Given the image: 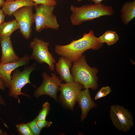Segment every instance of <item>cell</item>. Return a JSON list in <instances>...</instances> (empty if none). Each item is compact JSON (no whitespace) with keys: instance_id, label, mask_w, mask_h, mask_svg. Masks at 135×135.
Wrapping results in <instances>:
<instances>
[{"instance_id":"1","label":"cell","mask_w":135,"mask_h":135,"mask_svg":"<svg viewBox=\"0 0 135 135\" xmlns=\"http://www.w3.org/2000/svg\"><path fill=\"white\" fill-rule=\"evenodd\" d=\"M103 44L95 36L93 31L90 30L88 33H84L81 38L73 40L69 44L56 45L54 50L58 55L67 58L72 62L80 58L86 50L90 49L99 50Z\"/></svg>"},{"instance_id":"2","label":"cell","mask_w":135,"mask_h":135,"mask_svg":"<svg viewBox=\"0 0 135 135\" xmlns=\"http://www.w3.org/2000/svg\"><path fill=\"white\" fill-rule=\"evenodd\" d=\"M70 18L73 26L80 25L83 22L104 16H112L114 11L112 6L102 4H87L80 7L72 5Z\"/></svg>"},{"instance_id":"3","label":"cell","mask_w":135,"mask_h":135,"mask_svg":"<svg viewBox=\"0 0 135 135\" xmlns=\"http://www.w3.org/2000/svg\"><path fill=\"white\" fill-rule=\"evenodd\" d=\"M73 62L71 70L73 81L82 84L85 89L96 90L98 87V69L88 65L84 55Z\"/></svg>"},{"instance_id":"4","label":"cell","mask_w":135,"mask_h":135,"mask_svg":"<svg viewBox=\"0 0 135 135\" xmlns=\"http://www.w3.org/2000/svg\"><path fill=\"white\" fill-rule=\"evenodd\" d=\"M55 7L42 4L34 6L36 12L34 18L36 32H40L47 28L58 29L59 25L56 16L53 13Z\"/></svg>"},{"instance_id":"5","label":"cell","mask_w":135,"mask_h":135,"mask_svg":"<svg viewBox=\"0 0 135 135\" xmlns=\"http://www.w3.org/2000/svg\"><path fill=\"white\" fill-rule=\"evenodd\" d=\"M36 66V63H33L30 65L25 66L21 72L16 68L12 72L9 87V95L10 96L17 99L19 103L20 102L18 97L19 95H22L29 97L28 95L22 93L21 89L27 84H32L30 80V75L35 70Z\"/></svg>"},{"instance_id":"6","label":"cell","mask_w":135,"mask_h":135,"mask_svg":"<svg viewBox=\"0 0 135 135\" xmlns=\"http://www.w3.org/2000/svg\"><path fill=\"white\" fill-rule=\"evenodd\" d=\"M49 44L48 42L36 37L30 44V47L33 51L30 57V59L35 60L40 64L46 63L48 66L50 70L53 71L55 68L54 63L56 61L48 50Z\"/></svg>"},{"instance_id":"7","label":"cell","mask_w":135,"mask_h":135,"mask_svg":"<svg viewBox=\"0 0 135 135\" xmlns=\"http://www.w3.org/2000/svg\"><path fill=\"white\" fill-rule=\"evenodd\" d=\"M110 113L113 124L119 130L126 132L133 126V116L126 108L118 105H112L110 107Z\"/></svg>"},{"instance_id":"8","label":"cell","mask_w":135,"mask_h":135,"mask_svg":"<svg viewBox=\"0 0 135 135\" xmlns=\"http://www.w3.org/2000/svg\"><path fill=\"white\" fill-rule=\"evenodd\" d=\"M33 6H24L16 10L12 14L20 29V31L26 40L30 38L32 26L34 22Z\"/></svg>"},{"instance_id":"9","label":"cell","mask_w":135,"mask_h":135,"mask_svg":"<svg viewBox=\"0 0 135 135\" xmlns=\"http://www.w3.org/2000/svg\"><path fill=\"white\" fill-rule=\"evenodd\" d=\"M42 75L43 82L35 91L34 96L38 98L42 95L46 94L50 96L56 100H58L57 93L59 90L61 80L54 73L51 74V77L46 72H43Z\"/></svg>"},{"instance_id":"10","label":"cell","mask_w":135,"mask_h":135,"mask_svg":"<svg viewBox=\"0 0 135 135\" xmlns=\"http://www.w3.org/2000/svg\"><path fill=\"white\" fill-rule=\"evenodd\" d=\"M84 88L82 84L74 81L65 84H61L60 86V98L67 108L73 110L77 96L79 92Z\"/></svg>"},{"instance_id":"11","label":"cell","mask_w":135,"mask_h":135,"mask_svg":"<svg viewBox=\"0 0 135 135\" xmlns=\"http://www.w3.org/2000/svg\"><path fill=\"white\" fill-rule=\"evenodd\" d=\"M30 60V57L26 54L18 62L0 64V78L3 80L6 87H9L12 72L19 66L28 64Z\"/></svg>"},{"instance_id":"12","label":"cell","mask_w":135,"mask_h":135,"mask_svg":"<svg viewBox=\"0 0 135 135\" xmlns=\"http://www.w3.org/2000/svg\"><path fill=\"white\" fill-rule=\"evenodd\" d=\"M76 101L78 104L82 111L81 120L82 121L87 116L89 111L98 106L91 97L88 89L81 90L78 93Z\"/></svg>"},{"instance_id":"13","label":"cell","mask_w":135,"mask_h":135,"mask_svg":"<svg viewBox=\"0 0 135 135\" xmlns=\"http://www.w3.org/2000/svg\"><path fill=\"white\" fill-rule=\"evenodd\" d=\"M0 42L2 50L0 64L16 62L21 59L14 51L10 37L0 39Z\"/></svg>"},{"instance_id":"14","label":"cell","mask_w":135,"mask_h":135,"mask_svg":"<svg viewBox=\"0 0 135 135\" xmlns=\"http://www.w3.org/2000/svg\"><path fill=\"white\" fill-rule=\"evenodd\" d=\"M72 62L67 58L61 56L58 62L56 63V70L60 75L61 80L66 82L73 81L70 70L72 66Z\"/></svg>"},{"instance_id":"15","label":"cell","mask_w":135,"mask_h":135,"mask_svg":"<svg viewBox=\"0 0 135 135\" xmlns=\"http://www.w3.org/2000/svg\"><path fill=\"white\" fill-rule=\"evenodd\" d=\"M34 2L32 0H15L4 2L2 10L5 15L11 16L19 8L24 6H34Z\"/></svg>"},{"instance_id":"16","label":"cell","mask_w":135,"mask_h":135,"mask_svg":"<svg viewBox=\"0 0 135 135\" xmlns=\"http://www.w3.org/2000/svg\"><path fill=\"white\" fill-rule=\"evenodd\" d=\"M120 17L122 22L127 24L135 17V0L129 1L122 6L121 10Z\"/></svg>"},{"instance_id":"17","label":"cell","mask_w":135,"mask_h":135,"mask_svg":"<svg viewBox=\"0 0 135 135\" xmlns=\"http://www.w3.org/2000/svg\"><path fill=\"white\" fill-rule=\"evenodd\" d=\"M19 28L15 20L4 22L0 26V39L10 37L15 30Z\"/></svg>"},{"instance_id":"18","label":"cell","mask_w":135,"mask_h":135,"mask_svg":"<svg viewBox=\"0 0 135 135\" xmlns=\"http://www.w3.org/2000/svg\"><path fill=\"white\" fill-rule=\"evenodd\" d=\"M102 43L110 46L115 44L118 40L119 36L114 31L108 30L98 38Z\"/></svg>"},{"instance_id":"19","label":"cell","mask_w":135,"mask_h":135,"mask_svg":"<svg viewBox=\"0 0 135 135\" xmlns=\"http://www.w3.org/2000/svg\"><path fill=\"white\" fill-rule=\"evenodd\" d=\"M50 104L48 102H46L43 104L42 110L35 118L37 121L46 120L50 111Z\"/></svg>"},{"instance_id":"20","label":"cell","mask_w":135,"mask_h":135,"mask_svg":"<svg viewBox=\"0 0 135 135\" xmlns=\"http://www.w3.org/2000/svg\"><path fill=\"white\" fill-rule=\"evenodd\" d=\"M16 127L19 133L22 135H33V132L28 124H17Z\"/></svg>"},{"instance_id":"21","label":"cell","mask_w":135,"mask_h":135,"mask_svg":"<svg viewBox=\"0 0 135 135\" xmlns=\"http://www.w3.org/2000/svg\"><path fill=\"white\" fill-rule=\"evenodd\" d=\"M111 91V88L109 86L102 87L95 95L94 100H97L107 96Z\"/></svg>"},{"instance_id":"22","label":"cell","mask_w":135,"mask_h":135,"mask_svg":"<svg viewBox=\"0 0 135 135\" xmlns=\"http://www.w3.org/2000/svg\"><path fill=\"white\" fill-rule=\"evenodd\" d=\"M36 122L37 120L35 118L27 124L34 135L40 134L41 130L38 126Z\"/></svg>"},{"instance_id":"23","label":"cell","mask_w":135,"mask_h":135,"mask_svg":"<svg viewBox=\"0 0 135 135\" xmlns=\"http://www.w3.org/2000/svg\"><path fill=\"white\" fill-rule=\"evenodd\" d=\"M34 2L35 6L40 4L50 6H55L57 2L55 0H32Z\"/></svg>"},{"instance_id":"24","label":"cell","mask_w":135,"mask_h":135,"mask_svg":"<svg viewBox=\"0 0 135 135\" xmlns=\"http://www.w3.org/2000/svg\"><path fill=\"white\" fill-rule=\"evenodd\" d=\"M52 123V122L47 121L46 120H37L36 122L38 126L41 129L44 128L49 127Z\"/></svg>"},{"instance_id":"25","label":"cell","mask_w":135,"mask_h":135,"mask_svg":"<svg viewBox=\"0 0 135 135\" xmlns=\"http://www.w3.org/2000/svg\"><path fill=\"white\" fill-rule=\"evenodd\" d=\"M5 16L2 10L0 9V26L4 22Z\"/></svg>"},{"instance_id":"26","label":"cell","mask_w":135,"mask_h":135,"mask_svg":"<svg viewBox=\"0 0 135 135\" xmlns=\"http://www.w3.org/2000/svg\"><path fill=\"white\" fill-rule=\"evenodd\" d=\"M5 85L2 80L0 78V90H4L5 89Z\"/></svg>"},{"instance_id":"27","label":"cell","mask_w":135,"mask_h":135,"mask_svg":"<svg viewBox=\"0 0 135 135\" xmlns=\"http://www.w3.org/2000/svg\"><path fill=\"white\" fill-rule=\"evenodd\" d=\"M0 104H2L4 105L6 104L4 101L3 98L2 96L0 94Z\"/></svg>"},{"instance_id":"28","label":"cell","mask_w":135,"mask_h":135,"mask_svg":"<svg viewBox=\"0 0 135 135\" xmlns=\"http://www.w3.org/2000/svg\"><path fill=\"white\" fill-rule=\"evenodd\" d=\"M91 0L93 1L94 2L95 4H99L104 0Z\"/></svg>"},{"instance_id":"29","label":"cell","mask_w":135,"mask_h":135,"mask_svg":"<svg viewBox=\"0 0 135 135\" xmlns=\"http://www.w3.org/2000/svg\"><path fill=\"white\" fill-rule=\"evenodd\" d=\"M4 2V0H0V8L2 7Z\"/></svg>"},{"instance_id":"30","label":"cell","mask_w":135,"mask_h":135,"mask_svg":"<svg viewBox=\"0 0 135 135\" xmlns=\"http://www.w3.org/2000/svg\"><path fill=\"white\" fill-rule=\"evenodd\" d=\"M3 134L2 130L0 128V135Z\"/></svg>"},{"instance_id":"31","label":"cell","mask_w":135,"mask_h":135,"mask_svg":"<svg viewBox=\"0 0 135 135\" xmlns=\"http://www.w3.org/2000/svg\"><path fill=\"white\" fill-rule=\"evenodd\" d=\"M6 1H14L15 0H5Z\"/></svg>"},{"instance_id":"32","label":"cell","mask_w":135,"mask_h":135,"mask_svg":"<svg viewBox=\"0 0 135 135\" xmlns=\"http://www.w3.org/2000/svg\"><path fill=\"white\" fill-rule=\"evenodd\" d=\"M78 2H82V0H77Z\"/></svg>"}]
</instances>
